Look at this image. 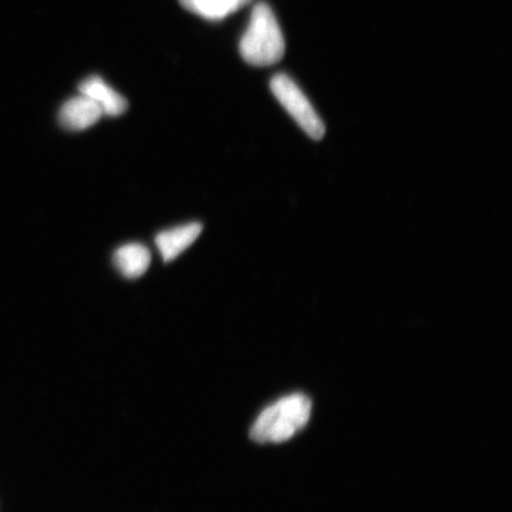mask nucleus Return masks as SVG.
<instances>
[{"label": "nucleus", "instance_id": "nucleus-1", "mask_svg": "<svg viewBox=\"0 0 512 512\" xmlns=\"http://www.w3.org/2000/svg\"><path fill=\"white\" fill-rule=\"evenodd\" d=\"M286 44L277 17L265 3L252 11L240 42L242 59L255 67H270L283 59Z\"/></svg>", "mask_w": 512, "mask_h": 512}, {"label": "nucleus", "instance_id": "nucleus-2", "mask_svg": "<svg viewBox=\"0 0 512 512\" xmlns=\"http://www.w3.org/2000/svg\"><path fill=\"white\" fill-rule=\"evenodd\" d=\"M312 402L304 394H292L273 403L256 419L251 438L256 443L279 444L291 439L307 425Z\"/></svg>", "mask_w": 512, "mask_h": 512}, {"label": "nucleus", "instance_id": "nucleus-3", "mask_svg": "<svg viewBox=\"0 0 512 512\" xmlns=\"http://www.w3.org/2000/svg\"><path fill=\"white\" fill-rule=\"evenodd\" d=\"M271 91L302 130L312 139L320 140L325 136V125L319 118L309 99L286 74H277L271 80Z\"/></svg>", "mask_w": 512, "mask_h": 512}, {"label": "nucleus", "instance_id": "nucleus-4", "mask_svg": "<svg viewBox=\"0 0 512 512\" xmlns=\"http://www.w3.org/2000/svg\"><path fill=\"white\" fill-rule=\"evenodd\" d=\"M102 117L104 112L101 108L82 94L64 102L59 114L62 127L74 132L87 130L98 123Z\"/></svg>", "mask_w": 512, "mask_h": 512}, {"label": "nucleus", "instance_id": "nucleus-5", "mask_svg": "<svg viewBox=\"0 0 512 512\" xmlns=\"http://www.w3.org/2000/svg\"><path fill=\"white\" fill-rule=\"evenodd\" d=\"M79 91L82 95L93 100L104 115L119 117L127 111V100L123 95L115 91L108 83L98 75L89 76L80 83Z\"/></svg>", "mask_w": 512, "mask_h": 512}, {"label": "nucleus", "instance_id": "nucleus-6", "mask_svg": "<svg viewBox=\"0 0 512 512\" xmlns=\"http://www.w3.org/2000/svg\"><path fill=\"white\" fill-rule=\"evenodd\" d=\"M202 230L201 223L191 222L160 232L156 236V246L163 260L170 262L187 251L201 235Z\"/></svg>", "mask_w": 512, "mask_h": 512}, {"label": "nucleus", "instance_id": "nucleus-7", "mask_svg": "<svg viewBox=\"0 0 512 512\" xmlns=\"http://www.w3.org/2000/svg\"><path fill=\"white\" fill-rule=\"evenodd\" d=\"M114 265L128 279L142 277L151 265V253L140 243H127L114 253Z\"/></svg>", "mask_w": 512, "mask_h": 512}, {"label": "nucleus", "instance_id": "nucleus-8", "mask_svg": "<svg viewBox=\"0 0 512 512\" xmlns=\"http://www.w3.org/2000/svg\"><path fill=\"white\" fill-rule=\"evenodd\" d=\"M179 3L192 14L217 21L239 11L251 0H179Z\"/></svg>", "mask_w": 512, "mask_h": 512}]
</instances>
